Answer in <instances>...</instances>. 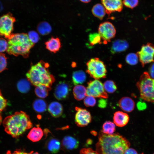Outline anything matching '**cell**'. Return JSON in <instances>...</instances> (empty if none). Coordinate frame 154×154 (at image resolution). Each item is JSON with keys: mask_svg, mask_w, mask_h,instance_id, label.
Returning a JSON list of instances; mask_svg holds the SVG:
<instances>
[{"mask_svg": "<svg viewBox=\"0 0 154 154\" xmlns=\"http://www.w3.org/2000/svg\"><path fill=\"white\" fill-rule=\"evenodd\" d=\"M98 139L96 147L99 154H124L130 145L129 142L118 133L109 135L101 131Z\"/></svg>", "mask_w": 154, "mask_h": 154, "instance_id": "cell-1", "label": "cell"}, {"mask_svg": "<svg viewBox=\"0 0 154 154\" xmlns=\"http://www.w3.org/2000/svg\"><path fill=\"white\" fill-rule=\"evenodd\" d=\"M3 123L5 131L15 138L19 137L32 127L29 116L21 111L7 116Z\"/></svg>", "mask_w": 154, "mask_h": 154, "instance_id": "cell-2", "label": "cell"}, {"mask_svg": "<svg viewBox=\"0 0 154 154\" xmlns=\"http://www.w3.org/2000/svg\"><path fill=\"white\" fill-rule=\"evenodd\" d=\"M49 66L48 63L43 60L32 65L26 73L27 80L36 87L43 85L50 88L55 79L48 70Z\"/></svg>", "mask_w": 154, "mask_h": 154, "instance_id": "cell-3", "label": "cell"}, {"mask_svg": "<svg viewBox=\"0 0 154 154\" xmlns=\"http://www.w3.org/2000/svg\"><path fill=\"white\" fill-rule=\"evenodd\" d=\"M8 40V54L15 56L21 55L24 58L28 57L30 49L35 44L28 35L24 33H13Z\"/></svg>", "mask_w": 154, "mask_h": 154, "instance_id": "cell-4", "label": "cell"}, {"mask_svg": "<svg viewBox=\"0 0 154 154\" xmlns=\"http://www.w3.org/2000/svg\"><path fill=\"white\" fill-rule=\"evenodd\" d=\"M136 86L142 99L154 102V79L150 77L148 72H144L141 75Z\"/></svg>", "mask_w": 154, "mask_h": 154, "instance_id": "cell-5", "label": "cell"}, {"mask_svg": "<svg viewBox=\"0 0 154 154\" xmlns=\"http://www.w3.org/2000/svg\"><path fill=\"white\" fill-rule=\"evenodd\" d=\"M86 72L92 78L98 80L105 78L107 70L104 63L98 58L91 59L86 63Z\"/></svg>", "mask_w": 154, "mask_h": 154, "instance_id": "cell-6", "label": "cell"}, {"mask_svg": "<svg viewBox=\"0 0 154 154\" xmlns=\"http://www.w3.org/2000/svg\"><path fill=\"white\" fill-rule=\"evenodd\" d=\"M15 18L10 12L0 17V36L9 39L13 34Z\"/></svg>", "mask_w": 154, "mask_h": 154, "instance_id": "cell-7", "label": "cell"}, {"mask_svg": "<svg viewBox=\"0 0 154 154\" xmlns=\"http://www.w3.org/2000/svg\"><path fill=\"white\" fill-rule=\"evenodd\" d=\"M86 89V96L105 99L108 97L103 84L98 80L90 81L88 83Z\"/></svg>", "mask_w": 154, "mask_h": 154, "instance_id": "cell-8", "label": "cell"}, {"mask_svg": "<svg viewBox=\"0 0 154 154\" xmlns=\"http://www.w3.org/2000/svg\"><path fill=\"white\" fill-rule=\"evenodd\" d=\"M136 54L143 67L146 64L153 62L154 45L150 43L143 44Z\"/></svg>", "mask_w": 154, "mask_h": 154, "instance_id": "cell-9", "label": "cell"}, {"mask_svg": "<svg viewBox=\"0 0 154 154\" xmlns=\"http://www.w3.org/2000/svg\"><path fill=\"white\" fill-rule=\"evenodd\" d=\"M98 33L103 40L104 43L106 44L115 36L116 29L112 23L105 21L101 23L98 29Z\"/></svg>", "mask_w": 154, "mask_h": 154, "instance_id": "cell-10", "label": "cell"}, {"mask_svg": "<svg viewBox=\"0 0 154 154\" xmlns=\"http://www.w3.org/2000/svg\"><path fill=\"white\" fill-rule=\"evenodd\" d=\"M76 112L75 117V121L79 127H84L88 124L91 121L92 117L90 112L85 109L76 107Z\"/></svg>", "mask_w": 154, "mask_h": 154, "instance_id": "cell-11", "label": "cell"}, {"mask_svg": "<svg viewBox=\"0 0 154 154\" xmlns=\"http://www.w3.org/2000/svg\"><path fill=\"white\" fill-rule=\"evenodd\" d=\"M106 12L108 15L115 12H121L123 8L122 0H101Z\"/></svg>", "mask_w": 154, "mask_h": 154, "instance_id": "cell-12", "label": "cell"}, {"mask_svg": "<svg viewBox=\"0 0 154 154\" xmlns=\"http://www.w3.org/2000/svg\"><path fill=\"white\" fill-rule=\"evenodd\" d=\"M70 90V87L67 83L65 81L60 82L55 88L54 96L59 100L65 99L68 97Z\"/></svg>", "mask_w": 154, "mask_h": 154, "instance_id": "cell-13", "label": "cell"}, {"mask_svg": "<svg viewBox=\"0 0 154 154\" xmlns=\"http://www.w3.org/2000/svg\"><path fill=\"white\" fill-rule=\"evenodd\" d=\"M129 117L126 113L121 111H117L114 114L113 121L115 125L119 127L126 125L129 121Z\"/></svg>", "mask_w": 154, "mask_h": 154, "instance_id": "cell-14", "label": "cell"}, {"mask_svg": "<svg viewBox=\"0 0 154 154\" xmlns=\"http://www.w3.org/2000/svg\"><path fill=\"white\" fill-rule=\"evenodd\" d=\"M118 104L120 108L123 111L127 112L132 111L135 106L134 101L128 97L121 98L119 101Z\"/></svg>", "mask_w": 154, "mask_h": 154, "instance_id": "cell-15", "label": "cell"}, {"mask_svg": "<svg viewBox=\"0 0 154 154\" xmlns=\"http://www.w3.org/2000/svg\"><path fill=\"white\" fill-rule=\"evenodd\" d=\"M128 47V43L126 40H117L112 43L111 51L113 54L123 52L127 49Z\"/></svg>", "mask_w": 154, "mask_h": 154, "instance_id": "cell-16", "label": "cell"}, {"mask_svg": "<svg viewBox=\"0 0 154 154\" xmlns=\"http://www.w3.org/2000/svg\"><path fill=\"white\" fill-rule=\"evenodd\" d=\"M79 142L75 138L70 136H66L63 138L62 145L66 149L71 150L76 149L78 146Z\"/></svg>", "mask_w": 154, "mask_h": 154, "instance_id": "cell-17", "label": "cell"}, {"mask_svg": "<svg viewBox=\"0 0 154 154\" xmlns=\"http://www.w3.org/2000/svg\"><path fill=\"white\" fill-rule=\"evenodd\" d=\"M48 110L53 117H58L60 116L62 114L63 108L62 105L57 102H53L49 105Z\"/></svg>", "mask_w": 154, "mask_h": 154, "instance_id": "cell-18", "label": "cell"}, {"mask_svg": "<svg viewBox=\"0 0 154 154\" xmlns=\"http://www.w3.org/2000/svg\"><path fill=\"white\" fill-rule=\"evenodd\" d=\"M45 44L46 48L54 53L58 51L61 47L60 40L58 38L52 37Z\"/></svg>", "mask_w": 154, "mask_h": 154, "instance_id": "cell-19", "label": "cell"}, {"mask_svg": "<svg viewBox=\"0 0 154 154\" xmlns=\"http://www.w3.org/2000/svg\"><path fill=\"white\" fill-rule=\"evenodd\" d=\"M43 135L42 129L39 127H34L29 133L27 137L29 139L33 142L40 140Z\"/></svg>", "mask_w": 154, "mask_h": 154, "instance_id": "cell-20", "label": "cell"}, {"mask_svg": "<svg viewBox=\"0 0 154 154\" xmlns=\"http://www.w3.org/2000/svg\"><path fill=\"white\" fill-rule=\"evenodd\" d=\"M46 147L48 151L52 153H56L59 151L61 146V143L58 139L52 138L47 142Z\"/></svg>", "mask_w": 154, "mask_h": 154, "instance_id": "cell-21", "label": "cell"}, {"mask_svg": "<svg viewBox=\"0 0 154 154\" xmlns=\"http://www.w3.org/2000/svg\"><path fill=\"white\" fill-rule=\"evenodd\" d=\"M73 93L74 98L77 100H81L84 98L86 95V89L82 85L75 86L73 89Z\"/></svg>", "mask_w": 154, "mask_h": 154, "instance_id": "cell-22", "label": "cell"}, {"mask_svg": "<svg viewBox=\"0 0 154 154\" xmlns=\"http://www.w3.org/2000/svg\"><path fill=\"white\" fill-rule=\"evenodd\" d=\"M72 81L74 85H78L85 82L86 79V75L85 72L82 70L74 72L72 74Z\"/></svg>", "mask_w": 154, "mask_h": 154, "instance_id": "cell-23", "label": "cell"}, {"mask_svg": "<svg viewBox=\"0 0 154 154\" xmlns=\"http://www.w3.org/2000/svg\"><path fill=\"white\" fill-rule=\"evenodd\" d=\"M92 11L93 15L95 17L102 20L105 16L106 11L104 6L101 4L98 3L93 7Z\"/></svg>", "mask_w": 154, "mask_h": 154, "instance_id": "cell-24", "label": "cell"}, {"mask_svg": "<svg viewBox=\"0 0 154 154\" xmlns=\"http://www.w3.org/2000/svg\"><path fill=\"white\" fill-rule=\"evenodd\" d=\"M33 107L36 112L38 113H41L46 110L47 105L44 100L41 99H37L33 102Z\"/></svg>", "mask_w": 154, "mask_h": 154, "instance_id": "cell-25", "label": "cell"}, {"mask_svg": "<svg viewBox=\"0 0 154 154\" xmlns=\"http://www.w3.org/2000/svg\"><path fill=\"white\" fill-rule=\"evenodd\" d=\"M30 82L26 79L20 80L17 83V88L21 92L25 93L28 92L31 88Z\"/></svg>", "mask_w": 154, "mask_h": 154, "instance_id": "cell-26", "label": "cell"}, {"mask_svg": "<svg viewBox=\"0 0 154 154\" xmlns=\"http://www.w3.org/2000/svg\"><path fill=\"white\" fill-rule=\"evenodd\" d=\"M50 88L43 85L36 86L35 89V94L39 98H45L48 96Z\"/></svg>", "mask_w": 154, "mask_h": 154, "instance_id": "cell-27", "label": "cell"}, {"mask_svg": "<svg viewBox=\"0 0 154 154\" xmlns=\"http://www.w3.org/2000/svg\"><path fill=\"white\" fill-rule=\"evenodd\" d=\"M115 130L116 126L114 123L107 121L103 124L102 131L105 134L111 135L114 133Z\"/></svg>", "mask_w": 154, "mask_h": 154, "instance_id": "cell-28", "label": "cell"}, {"mask_svg": "<svg viewBox=\"0 0 154 154\" xmlns=\"http://www.w3.org/2000/svg\"><path fill=\"white\" fill-rule=\"evenodd\" d=\"M37 30L41 35H46L49 33L51 31V28L49 24L46 22H42L38 26Z\"/></svg>", "mask_w": 154, "mask_h": 154, "instance_id": "cell-29", "label": "cell"}, {"mask_svg": "<svg viewBox=\"0 0 154 154\" xmlns=\"http://www.w3.org/2000/svg\"><path fill=\"white\" fill-rule=\"evenodd\" d=\"M103 85L105 91L109 93L114 92L117 89L115 83L111 80L106 81L104 82Z\"/></svg>", "mask_w": 154, "mask_h": 154, "instance_id": "cell-30", "label": "cell"}, {"mask_svg": "<svg viewBox=\"0 0 154 154\" xmlns=\"http://www.w3.org/2000/svg\"><path fill=\"white\" fill-rule=\"evenodd\" d=\"M89 44L93 46L98 43H100L102 39L100 34L97 33H90L88 36Z\"/></svg>", "mask_w": 154, "mask_h": 154, "instance_id": "cell-31", "label": "cell"}, {"mask_svg": "<svg viewBox=\"0 0 154 154\" xmlns=\"http://www.w3.org/2000/svg\"><path fill=\"white\" fill-rule=\"evenodd\" d=\"M125 61L128 64L131 65H134L137 63L138 58L137 54L131 53L128 54L126 56Z\"/></svg>", "mask_w": 154, "mask_h": 154, "instance_id": "cell-32", "label": "cell"}, {"mask_svg": "<svg viewBox=\"0 0 154 154\" xmlns=\"http://www.w3.org/2000/svg\"><path fill=\"white\" fill-rule=\"evenodd\" d=\"M96 101L94 97L89 96H87L84 100V105L87 107H93L95 106Z\"/></svg>", "mask_w": 154, "mask_h": 154, "instance_id": "cell-33", "label": "cell"}, {"mask_svg": "<svg viewBox=\"0 0 154 154\" xmlns=\"http://www.w3.org/2000/svg\"><path fill=\"white\" fill-rule=\"evenodd\" d=\"M123 3L126 7L133 9L138 5L139 0H123Z\"/></svg>", "mask_w": 154, "mask_h": 154, "instance_id": "cell-34", "label": "cell"}, {"mask_svg": "<svg viewBox=\"0 0 154 154\" xmlns=\"http://www.w3.org/2000/svg\"><path fill=\"white\" fill-rule=\"evenodd\" d=\"M7 59L5 54L0 53V72L6 69Z\"/></svg>", "mask_w": 154, "mask_h": 154, "instance_id": "cell-35", "label": "cell"}, {"mask_svg": "<svg viewBox=\"0 0 154 154\" xmlns=\"http://www.w3.org/2000/svg\"><path fill=\"white\" fill-rule=\"evenodd\" d=\"M28 35L30 40L34 44L37 42L39 40V37L38 34L34 31H29Z\"/></svg>", "mask_w": 154, "mask_h": 154, "instance_id": "cell-36", "label": "cell"}, {"mask_svg": "<svg viewBox=\"0 0 154 154\" xmlns=\"http://www.w3.org/2000/svg\"><path fill=\"white\" fill-rule=\"evenodd\" d=\"M8 46V43L3 38H0V53L7 51Z\"/></svg>", "mask_w": 154, "mask_h": 154, "instance_id": "cell-37", "label": "cell"}, {"mask_svg": "<svg viewBox=\"0 0 154 154\" xmlns=\"http://www.w3.org/2000/svg\"><path fill=\"white\" fill-rule=\"evenodd\" d=\"M7 105V101L3 96L0 90V112L2 111Z\"/></svg>", "mask_w": 154, "mask_h": 154, "instance_id": "cell-38", "label": "cell"}, {"mask_svg": "<svg viewBox=\"0 0 154 154\" xmlns=\"http://www.w3.org/2000/svg\"><path fill=\"white\" fill-rule=\"evenodd\" d=\"M80 154H99L96 151L93 150L91 148H84L80 151Z\"/></svg>", "mask_w": 154, "mask_h": 154, "instance_id": "cell-39", "label": "cell"}, {"mask_svg": "<svg viewBox=\"0 0 154 154\" xmlns=\"http://www.w3.org/2000/svg\"><path fill=\"white\" fill-rule=\"evenodd\" d=\"M33 152V151H32L28 153L22 149H18L12 153L10 151L8 150L6 154H31Z\"/></svg>", "mask_w": 154, "mask_h": 154, "instance_id": "cell-40", "label": "cell"}, {"mask_svg": "<svg viewBox=\"0 0 154 154\" xmlns=\"http://www.w3.org/2000/svg\"><path fill=\"white\" fill-rule=\"evenodd\" d=\"M98 102V106L101 108H106L107 104V101L105 98H100Z\"/></svg>", "mask_w": 154, "mask_h": 154, "instance_id": "cell-41", "label": "cell"}, {"mask_svg": "<svg viewBox=\"0 0 154 154\" xmlns=\"http://www.w3.org/2000/svg\"><path fill=\"white\" fill-rule=\"evenodd\" d=\"M148 74L150 77L154 79V62L150 66L148 69Z\"/></svg>", "mask_w": 154, "mask_h": 154, "instance_id": "cell-42", "label": "cell"}, {"mask_svg": "<svg viewBox=\"0 0 154 154\" xmlns=\"http://www.w3.org/2000/svg\"><path fill=\"white\" fill-rule=\"evenodd\" d=\"M137 107L138 110H142L146 108L147 106L144 102H139L137 104Z\"/></svg>", "mask_w": 154, "mask_h": 154, "instance_id": "cell-43", "label": "cell"}, {"mask_svg": "<svg viewBox=\"0 0 154 154\" xmlns=\"http://www.w3.org/2000/svg\"><path fill=\"white\" fill-rule=\"evenodd\" d=\"M124 154H138L137 151L134 149L129 148L125 151Z\"/></svg>", "mask_w": 154, "mask_h": 154, "instance_id": "cell-44", "label": "cell"}, {"mask_svg": "<svg viewBox=\"0 0 154 154\" xmlns=\"http://www.w3.org/2000/svg\"><path fill=\"white\" fill-rule=\"evenodd\" d=\"M81 1L85 3H87L90 1L91 0H80Z\"/></svg>", "mask_w": 154, "mask_h": 154, "instance_id": "cell-45", "label": "cell"}, {"mask_svg": "<svg viewBox=\"0 0 154 154\" xmlns=\"http://www.w3.org/2000/svg\"><path fill=\"white\" fill-rule=\"evenodd\" d=\"M2 121V117L0 112V125H1Z\"/></svg>", "mask_w": 154, "mask_h": 154, "instance_id": "cell-46", "label": "cell"}, {"mask_svg": "<svg viewBox=\"0 0 154 154\" xmlns=\"http://www.w3.org/2000/svg\"><path fill=\"white\" fill-rule=\"evenodd\" d=\"M33 153H32L31 154H39L38 152H35V153H33Z\"/></svg>", "mask_w": 154, "mask_h": 154, "instance_id": "cell-47", "label": "cell"}, {"mask_svg": "<svg viewBox=\"0 0 154 154\" xmlns=\"http://www.w3.org/2000/svg\"><path fill=\"white\" fill-rule=\"evenodd\" d=\"M141 154H144L143 153H141Z\"/></svg>", "mask_w": 154, "mask_h": 154, "instance_id": "cell-48", "label": "cell"}, {"mask_svg": "<svg viewBox=\"0 0 154 154\" xmlns=\"http://www.w3.org/2000/svg\"><path fill=\"white\" fill-rule=\"evenodd\" d=\"M153 154H154V153Z\"/></svg>", "mask_w": 154, "mask_h": 154, "instance_id": "cell-49", "label": "cell"}]
</instances>
